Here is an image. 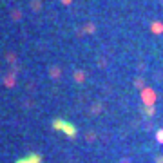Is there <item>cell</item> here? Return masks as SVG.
I'll use <instances>...</instances> for the list:
<instances>
[{
    "mask_svg": "<svg viewBox=\"0 0 163 163\" xmlns=\"http://www.w3.org/2000/svg\"><path fill=\"white\" fill-rule=\"evenodd\" d=\"M54 129H60V131H63V132H67L69 136H75V134H76V129L71 125V123H67V121L56 120V121H54Z\"/></svg>",
    "mask_w": 163,
    "mask_h": 163,
    "instance_id": "cell-1",
    "label": "cell"
},
{
    "mask_svg": "<svg viewBox=\"0 0 163 163\" xmlns=\"http://www.w3.org/2000/svg\"><path fill=\"white\" fill-rule=\"evenodd\" d=\"M42 161V158L38 156V154H29L27 158H22V160H18L16 163H40Z\"/></svg>",
    "mask_w": 163,
    "mask_h": 163,
    "instance_id": "cell-2",
    "label": "cell"
}]
</instances>
